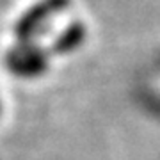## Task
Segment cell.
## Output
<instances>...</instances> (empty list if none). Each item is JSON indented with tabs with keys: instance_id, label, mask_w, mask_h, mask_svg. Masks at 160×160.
<instances>
[{
	"instance_id": "cell-1",
	"label": "cell",
	"mask_w": 160,
	"mask_h": 160,
	"mask_svg": "<svg viewBox=\"0 0 160 160\" xmlns=\"http://www.w3.org/2000/svg\"><path fill=\"white\" fill-rule=\"evenodd\" d=\"M48 50L41 48L34 41H18L9 48L6 55V66L14 77L23 80L38 78L48 69Z\"/></svg>"
},
{
	"instance_id": "cell-3",
	"label": "cell",
	"mask_w": 160,
	"mask_h": 160,
	"mask_svg": "<svg viewBox=\"0 0 160 160\" xmlns=\"http://www.w3.org/2000/svg\"><path fill=\"white\" fill-rule=\"evenodd\" d=\"M0 116H2V100H0Z\"/></svg>"
},
{
	"instance_id": "cell-2",
	"label": "cell",
	"mask_w": 160,
	"mask_h": 160,
	"mask_svg": "<svg viewBox=\"0 0 160 160\" xmlns=\"http://www.w3.org/2000/svg\"><path fill=\"white\" fill-rule=\"evenodd\" d=\"M66 0H41L27 12H23L14 27L18 41H34L41 30L48 27L52 20L62 11Z\"/></svg>"
}]
</instances>
